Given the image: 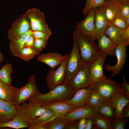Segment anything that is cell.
I'll use <instances>...</instances> for the list:
<instances>
[{
  "label": "cell",
  "instance_id": "7bdbcfd3",
  "mask_svg": "<svg viewBox=\"0 0 129 129\" xmlns=\"http://www.w3.org/2000/svg\"><path fill=\"white\" fill-rule=\"evenodd\" d=\"M79 119L68 121L64 129H78V126Z\"/></svg>",
  "mask_w": 129,
  "mask_h": 129
},
{
  "label": "cell",
  "instance_id": "5bb4252c",
  "mask_svg": "<svg viewBox=\"0 0 129 129\" xmlns=\"http://www.w3.org/2000/svg\"><path fill=\"white\" fill-rule=\"evenodd\" d=\"M41 105L46 109L53 111L56 118H63L66 114L76 108L65 101H55Z\"/></svg>",
  "mask_w": 129,
  "mask_h": 129
},
{
  "label": "cell",
  "instance_id": "c3c4849f",
  "mask_svg": "<svg viewBox=\"0 0 129 129\" xmlns=\"http://www.w3.org/2000/svg\"><path fill=\"white\" fill-rule=\"evenodd\" d=\"M128 2H129V0H117L116 1L117 3L119 5Z\"/></svg>",
  "mask_w": 129,
  "mask_h": 129
},
{
  "label": "cell",
  "instance_id": "836d02e7",
  "mask_svg": "<svg viewBox=\"0 0 129 129\" xmlns=\"http://www.w3.org/2000/svg\"><path fill=\"white\" fill-rule=\"evenodd\" d=\"M110 24L122 29H125L128 27L126 23V18L118 12Z\"/></svg>",
  "mask_w": 129,
  "mask_h": 129
},
{
  "label": "cell",
  "instance_id": "d4e9b609",
  "mask_svg": "<svg viewBox=\"0 0 129 129\" xmlns=\"http://www.w3.org/2000/svg\"><path fill=\"white\" fill-rule=\"evenodd\" d=\"M56 118L55 115L53 111L50 109H46L42 114L33 120L30 126L46 124Z\"/></svg>",
  "mask_w": 129,
  "mask_h": 129
},
{
  "label": "cell",
  "instance_id": "9a60e30c",
  "mask_svg": "<svg viewBox=\"0 0 129 129\" xmlns=\"http://www.w3.org/2000/svg\"><path fill=\"white\" fill-rule=\"evenodd\" d=\"M98 113L97 110L87 105L76 108L65 115L64 118L68 121L83 118L93 119Z\"/></svg>",
  "mask_w": 129,
  "mask_h": 129
},
{
  "label": "cell",
  "instance_id": "4fadbf2b",
  "mask_svg": "<svg viewBox=\"0 0 129 129\" xmlns=\"http://www.w3.org/2000/svg\"><path fill=\"white\" fill-rule=\"evenodd\" d=\"M110 23L102 5L96 9L95 18V40H98Z\"/></svg>",
  "mask_w": 129,
  "mask_h": 129
},
{
  "label": "cell",
  "instance_id": "d6a6232c",
  "mask_svg": "<svg viewBox=\"0 0 129 129\" xmlns=\"http://www.w3.org/2000/svg\"><path fill=\"white\" fill-rule=\"evenodd\" d=\"M86 1L85 5L83 9V14L86 16L89 11L91 9L96 8L101 5L103 3L105 0H85Z\"/></svg>",
  "mask_w": 129,
  "mask_h": 129
},
{
  "label": "cell",
  "instance_id": "52a82bcc",
  "mask_svg": "<svg viewBox=\"0 0 129 129\" xmlns=\"http://www.w3.org/2000/svg\"><path fill=\"white\" fill-rule=\"evenodd\" d=\"M90 66V64H85L68 84L74 93L80 89L89 86L92 82L89 72Z\"/></svg>",
  "mask_w": 129,
  "mask_h": 129
},
{
  "label": "cell",
  "instance_id": "3957f363",
  "mask_svg": "<svg viewBox=\"0 0 129 129\" xmlns=\"http://www.w3.org/2000/svg\"><path fill=\"white\" fill-rule=\"evenodd\" d=\"M74 93L68 84L62 83L50 90L48 92L44 94L40 93L30 100L41 104L55 101H65L70 99Z\"/></svg>",
  "mask_w": 129,
  "mask_h": 129
},
{
  "label": "cell",
  "instance_id": "e575fe53",
  "mask_svg": "<svg viewBox=\"0 0 129 129\" xmlns=\"http://www.w3.org/2000/svg\"><path fill=\"white\" fill-rule=\"evenodd\" d=\"M37 54L32 48L24 47L21 51L19 57L22 59L27 61L32 59Z\"/></svg>",
  "mask_w": 129,
  "mask_h": 129
},
{
  "label": "cell",
  "instance_id": "7c38bea8",
  "mask_svg": "<svg viewBox=\"0 0 129 129\" xmlns=\"http://www.w3.org/2000/svg\"><path fill=\"white\" fill-rule=\"evenodd\" d=\"M127 46L123 43L117 45L115 52L117 59L116 64L113 65L107 64L105 66V69L106 71L112 72L111 77H113L121 73V70L123 69L126 62Z\"/></svg>",
  "mask_w": 129,
  "mask_h": 129
},
{
  "label": "cell",
  "instance_id": "b9f144b4",
  "mask_svg": "<svg viewBox=\"0 0 129 129\" xmlns=\"http://www.w3.org/2000/svg\"><path fill=\"white\" fill-rule=\"evenodd\" d=\"M35 39L32 32L27 38L24 43V47L32 48Z\"/></svg>",
  "mask_w": 129,
  "mask_h": 129
},
{
  "label": "cell",
  "instance_id": "4dcf8cb0",
  "mask_svg": "<svg viewBox=\"0 0 129 129\" xmlns=\"http://www.w3.org/2000/svg\"><path fill=\"white\" fill-rule=\"evenodd\" d=\"M5 127L18 129L24 128L28 129L29 127L20 120L15 118L13 120L8 122H0V128Z\"/></svg>",
  "mask_w": 129,
  "mask_h": 129
},
{
  "label": "cell",
  "instance_id": "d590c367",
  "mask_svg": "<svg viewBox=\"0 0 129 129\" xmlns=\"http://www.w3.org/2000/svg\"><path fill=\"white\" fill-rule=\"evenodd\" d=\"M48 40L39 38H35L32 48L36 52L37 55L44 48L48 43Z\"/></svg>",
  "mask_w": 129,
  "mask_h": 129
},
{
  "label": "cell",
  "instance_id": "7a4b0ae2",
  "mask_svg": "<svg viewBox=\"0 0 129 129\" xmlns=\"http://www.w3.org/2000/svg\"><path fill=\"white\" fill-rule=\"evenodd\" d=\"M89 86L98 93L105 103H109L122 93L121 84L107 77L99 81H92Z\"/></svg>",
  "mask_w": 129,
  "mask_h": 129
},
{
  "label": "cell",
  "instance_id": "cb8c5ba5",
  "mask_svg": "<svg viewBox=\"0 0 129 129\" xmlns=\"http://www.w3.org/2000/svg\"><path fill=\"white\" fill-rule=\"evenodd\" d=\"M102 5L104 8L106 16L110 23L116 16L119 5L116 2L105 0Z\"/></svg>",
  "mask_w": 129,
  "mask_h": 129
},
{
  "label": "cell",
  "instance_id": "484cf974",
  "mask_svg": "<svg viewBox=\"0 0 129 129\" xmlns=\"http://www.w3.org/2000/svg\"><path fill=\"white\" fill-rule=\"evenodd\" d=\"M125 29H121L110 23L104 33L116 45L118 40L124 33Z\"/></svg>",
  "mask_w": 129,
  "mask_h": 129
},
{
  "label": "cell",
  "instance_id": "8d00e7d4",
  "mask_svg": "<svg viewBox=\"0 0 129 129\" xmlns=\"http://www.w3.org/2000/svg\"><path fill=\"white\" fill-rule=\"evenodd\" d=\"M111 122L113 129H124L126 124V119H115L111 120Z\"/></svg>",
  "mask_w": 129,
  "mask_h": 129
},
{
  "label": "cell",
  "instance_id": "7402d4cb",
  "mask_svg": "<svg viewBox=\"0 0 129 129\" xmlns=\"http://www.w3.org/2000/svg\"><path fill=\"white\" fill-rule=\"evenodd\" d=\"M31 29L23 34L18 39L10 41L9 44L10 50L12 55L19 57L21 51L24 48L25 40L28 36L32 33Z\"/></svg>",
  "mask_w": 129,
  "mask_h": 129
},
{
  "label": "cell",
  "instance_id": "6da1fadb",
  "mask_svg": "<svg viewBox=\"0 0 129 129\" xmlns=\"http://www.w3.org/2000/svg\"><path fill=\"white\" fill-rule=\"evenodd\" d=\"M73 34L77 40L81 58L84 63L90 65L106 55L100 49L92 38L83 35L75 30Z\"/></svg>",
  "mask_w": 129,
  "mask_h": 129
},
{
  "label": "cell",
  "instance_id": "8fae6325",
  "mask_svg": "<svg viewBox=\"0 0 129 129\" xmlns=\"http://www.w3.org/2000/svg\"><path fill=\"white\" fill-rule=\"evenodd\" d=\"M96 9L93 8L90 10L86 18L76 24L75 30L83 35L91 37L95 41V18Z\"/></svg>",
  "mask_w": 129,
  "mask_h": 129
},
{
  "label": "cell",
  "instance_id": "f546056e",
  "mask_svg": "<svg viewBox=\"0 0 129 129\" xmlns=\"http://www.w3.org/2000/svg\"><path fill=\"white\" fill-rule=\"evenodd\" d=\"M97 111L104 117L111 119L116 114L115 110L112 106L109 103L104 102L98 108Z\"/></svg>",
  "mask_w": 129,
  "mask_h": 129
},
{
  "label": "cell",
  "instance_id": "603a6c76",
  "mask_svg": "<svg viewBox=\"0 0 129 129\" xmlns=\"http://www.w3.org/2000/svg\"><path fill=\"white\" fill-rule=\"evenodd\" d=\"M129 102V100L122 93L110 102L108 103L110 104L115 110V119H122L121 114L122 110Z\"/></svg>",
  "mask_w": 129,
  "mask_h": 129
},
{
  "label": "cell",
  "instance_id": "f6af8a7d",
  "mask_svg": "<svg viewBox=\"0 0 129 129\" xmlns=\"http://www.w3.org/2000/svg\"><path fill=\"white\" fill-rule=\"evenodd\" d=\"M93 124V119L90 118H86L85 121V129H92Z\"/></svg>",
  "mask_w": 129,
  "mask_h": 129
},
{
  "label": "cell",
  "instance_id": "60d3db41",
  "mask_svg": "<svg viewBox=\"0 0 129 129\" xmlns=\"http://www.w3.org/2000/svg\"><path fill=\"white\" fill-rule=\"evenodd\" d=\"M32 32L35 38H39L48 40L50 36L49 35L40 31H32Z\"/></svg>",
  "mask_w": 129,
  "mask_h": 129
},
{
  "label": "cell",
  "instance_id": "9c48e42d",
  "mask_svg": "<svg viewBox=\"0 0 129 129\" xmlns=\"http://www.w3.org/2000/svg\"><path fill=\"white\" fill-rule=\"evenodd\" d=\"M40 93L37 88L35 75H32L27 84L19 88L15 105L17 108L22 102L30 100Z\"/></svg>",
  "mask_w": 129,
  "mask_h": 129
},
{
  "label": "cell",
  "instance_id": "bcb514c9",
  "mask_svg": "<svg viewBox=\"0 0 129 129\" xmlns=\"http://www.w3.org/2000/svg\"><path fill=\"white\" fill-rule=\"evenodd\" d=\"M86 118H83L80 119L79 121L78 129H85Z\"/></svg>",
  "mask_w": 129,
  "mask_h": 129
},
{
  "label": "cell",
  "instance_id": "ba28073f",
  "mask_svg": "<svg viewBox=\"0 0 129 129\" xmlns=\"http://www.w3.org/2000/svg\"><path fill=\"white\" fill-rule=\"evenodd\" d=\"M31 29L30 21L24 14L21 15L12 23L8 31L7 38L10 41L17 40Z\"/></svg>",
  "mask_w": 129,
  "mask_h": 129
},
{
  "label": "cell",
  "instance_id": "83f0119b",
  "mask_svg": "<svg viewBox=\"0 0 129 129\" xmlns=\"http://www.w3.org/2000/svg\"><path fill=\"white\" fill-rule=\"evenodd\" d=\"M95 126L102 129H113L111 119L107 118L98 113L93 119Z\"/></svg>",
  "mask_w": 129,
  "mask_h": 129
},
{
  "label": "cell",
  "instance_id": "ac0fdd59",
  "mask_svg": "<svg viewBox=\"0 0 129 129\" xmlns=\"http://www.w3.org/2000/svg\"><path fill=\"white\" fill-rule=\"evenodd\" d=\"M19 88L0 80V99L15 105Z\"/></svg>",
  "mask_w": 129,
  "mask_h": 129
},
{
  "label": "cell",
  "instance_id": "ffe728a7",
  "mask_svg": "<svg viewBox=\"0 0 129 129\" xmlns=\"http://www.w3.org/2000/svg\"><path fill=\"white\" fill-rule=\"evenodd\" d=\"M64 57V55H62L59 53L48 52L38 55L37 60L54 69L60 64Z\"/></svg>",
  "mask_w": 129,
  "mask_h": 129
},
{
  "label": "cell",
  "instance_id": "681fc988",
  "mask_svg": "<svg viewBox=\"0 0 129 129\" xmlns=\"http://www.w3.org/2000/svg\"><path fill=\"white\" fill-rule=\"evenodd\" d=\"M4 59L3 54L0 51V64L1 63H2L3 62Z\"/></svg>",
  "mask_w": 129,
  "mask_h": 129
},
{
  "label": "cell",
  "instance_id": "f35d334b",
  "mask_svg": "<svg viewBox=\"0 0 129 129\" xmlns=\"http://www.w3.org/2000/svg\"><path fill=\"white\" fill-rule=\"evenodd\" d=\"M118 11L125 18L129 16V2L119 5Z\"/></svg>",
  "mask_w": 129,
  "mask_h": 129
},
{
  "label": "cell",
  "instance_id": "44dd1931",
  "mask_svg": "<svg viewBox=\"0 0 129 129\" xmlns=\"http://www.w3.org/2000/svg\"><path fill=\"white\" fill-rule=\"evenodd\" d=\"M98 47L105 54L115 56L116 46L114 43L104 33L98 40Z\"/></svg>",
  "mask_w": 129,
  "mask_h": 129
},
{
  "label": "cell",
  "instance_id": "ee69618b",
  "mask_svg": "<svg viewBox=\"0 0 129 129\" xmlns=\"http://www.w3.org/2000/svg\"><path fill=\"white\" fill-rule=\"evenodd\" d=\"M122 118L125 119L129 117V105L128 104L123 108L122 113Z\"/></svg>",
  "mask_w": 129,
  "mask_h": 129
},
{
  "label": "cell",
  "instance_id": "4316f807",
  "mask_svg": "<svg viewBox=\"0 0 129 129\" xmlns=\"http://www.w3.org/2000/svg\"><path fill=\"white\" fill-rule=\"evenodd\" d=\"M13 71V67L11 64L7 63L4 64L0 70V80L6 84L11 85L12 80L11 75Z\"/></svg>",
  "mask_w": 129,
  "mask_h": 129
},
{
  "label": "cell",
  "instance_id": "ab89813d",
  "mask_svg": "<svg viewBox=\"0 0 129 129\" xmlns=\"http://www.w3.org/2000/svg\"><path fill=\"white\" fill-rule=\"evenodd\" d=\"M123 82L121 83L122 92L126 97L129 100V83L123 77Z\"/></svg>",
  "mask_w": 129,
  "mask_h": 129
},
{
  "label": "cell",
  "instance_id": "5b68a950",
  "mask_svg": "<svg viewBox=\"0 0 129 129\" xmlns=\"http://www.w3.org/2000/svg\"><path fill=\"white\" fill-rule=\"evenodd\" d=\"M73 44L71 52L69 54L65 74L63 83L68 84L74 75L85 63L82 62L80 56L76 38L73 34Z\"/></svg>",
  "mask_w": 129,
  "mask_h": 129
},
{
  "label": "cell",
  "instance_id": "1f68e13d",
  "mask_svg": "<svg viewBox=\"0 0 129 129\" xmlns=\"http://www.w3.org/2000/svg\"><path fill=\"white\" fill-rule=\"evenodd\" d=\"M68 121L63 118H56L46 124L47 129H62Z\"/></svg>",
  "mask_w": 129,
  "mask_h": 129
},
{
  "label": "cell",
  "instance_id": "277c9868",
  "mask_svg": "<svg viewBox=\"0 0 129 129\" xmlns=\"http://www.w3.org/2000/svg\"><path fill=\"white\" fill-rule=\"evenodd\" d=\"M29 101L28 103L23 102L22 105L17 108L15 118L20 120L29 127L33 120L42 114L46 109L38 102Z\"/></svg>",
  "mask_w": 129,
  "mask_h": 129
},
{
  "label": "cell",
  "instance_id": "8992f818",
  "mask_svg": "<svg viewBox=\"0 0 129 129\" xmlns=\"http://www.w3.org/2000/svg\"><path fill=\"white\" fill-rule=\"evenodd\" d=\"M24 14L30 21L32 31H40L51 35V31L46 23L43 12L39 9L33 8L26 11Z\"/></svg>",
  "mask_w": 129,
  "mask_h": 129
},
{
  "label": "cell",
  "instance_id": "74e56055",
  "mask_svg": "<svg viewBox=\"0 0 129 129\" xmlns=\"http://www.w3.org/2000/svg\"><path fill=\"white\" fill-rule=\"evenodd\" d=\"M123 43L127 46L129 44V27L125 29L124 33L118 40L116 45Z\"/></svg>",
  "mask_w": 129,
  "mask_h": 129
},
{
  "label": "cell",
  "instance_id": "2e32d148",
  "mask_svg": "<svg viewBox=\"0 0 129 129\" xmlns=\"http://www.w3.org/2000/svg\"><path fill=\"white\" fill-rule=\"evenodd\" d=\"M93 89L89 86L80 89L76 91L70 99L65 101L76 108L87 105L89 95Z\"/></svg>",
  "mask_w": 129,
  "mask_h": 129
},
{
  "label": "cell",
  "instance_id": "f907efd6",
  "mask_svg": "<svg viewBox=\"0 0 129 129\" xmlns=\"http://www.w3.org/2000/svg\"><path fill=\"white\" fill-rule=\"evenodd\" d=\"M125 18L127 24L128 26L129 27V16L126 17Z\"/></svg>",
  "mask_w": 129,
  "mask_h": 129
},
{
  "label": "cell",
  "instance_id": "e0dca14e",
  "mask_svg": "<svg viewBox=\"0 0 129 129\" xmlns=\"http://www.w3.org/2000/svg\"><path fill=\"white\" fill-rule=\"evenodd\" d=\"M107 56L105 55L101 57L90 65V74L92 82L99 81L106 78L103 72V67Z\"/></svg>",
  "mask_w": 129,
  "mask_h": 129
},
{
  "label": "cell",
  "instance_id": "30bf717a",
  "mask_svg": "<svg viewBox=\"0 0 129 129\" xmlns=\"http://www.w3.org/2000/svg\"><path fill=\"white\" fill-rule=\"evenodd\" d=\"M69 54H65L59 67L56 70L51 69L46 77L47 87L51 90L57 85L63 83L66 72Z\"/></svg>",
  "mask_w": 129,
  "mask_h": 129
},
{
  "label": "cell",
  "instance_id": "f1b7e54d",
  "mask_svg": "<svg viewBox=\"0 0 129 129\" xmlns=\"http://www.w3.org/2000/svg\"><path fill=\"white\" fill-rule=\"evenodd\" d=\"M103 102L99 94L93 89L89 96L87 105L97 111Z\"/></svg>",
  "mask_w": 129,
  "mask_h": 129
},
{
  "label": "cell",
  "instance_id": "7dc6e473",
  "mask_svg": "<svg viewBox=\"0 0 129 129\" xmlns=\"http://www.w3.org/2000/svg\"><path fill=\"white\" fill-rule=\"evenodd\" d=\"M28 129H47L46 124L32 126H30Z\"/></svg>",
  "mask_w": 129,
  "mask_h": 129
},
{
  "label": "cell",
  "instance_id": "816d5d0a",
  "mask_svg": "<svg viewBox=\"0 0 129 129\" xmlns=\"http://www.w3.org/2000/svg\"><path fill=\"white\" fill-rule=\"evenodd\" d=\"M110 1H114V2H116L117 0H108Z\"/></svg>",
  "mask_w": 129,
  "mask_h": 129
},
{
  "label": "cell",
  "instance_id": "d6986e66",
  "mask_svg": "<svg viewBox=\"0 0 129 129\" xmlns=\"http://www.w3.org/2000/svg\"><path fill=\"white\" fill-rule=\"evenodd\" d=\"M17 108L15 105L0 99V122H8L14 118Z\"/></svg>",
  "mask_w": 129,
  "mask_h": 129
}]
</instances>
